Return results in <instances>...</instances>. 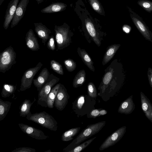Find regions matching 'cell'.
I'll return each mask as SVG.
<instances>
[{
	"label": "cell",
	"mask_w": 152,
	"mask_h": 152,
	"mask_svg": "<svg viewBox=\"0 0 152 152\" xmlns=\"http://www.w3.org/2000/svg\"><path fill=\"white\" fill-rule=\"evenodd\" d=\"M17 88L16 85L4 84L1 92V96L3 98L9 97L14 93Z\"/></svg>",
	"instance_id": "f1b7e54d"
},
{
	"label": "cell",
	"mask_w": 152,
	"mask_h": 152,
	"mask_svg": "<svg viewBox=\"0 0 152 152\" xmlns=\"http://www.w3.org/2000/svg\"><path fill=\"white\" fill-rule=\"evenodd\" d=\"M147 75L149 84L152 88V69L150 67L148 69Z\"/></svg>",
	"instance_id": "f35d334b"
},
{
	"label": "cell",
	"mask_w": 152,
	"mask_h": 152,
	"mask_svg": "<svg viewBox=\"0 0 152 152\" xmlns=\"http://www.w3.org/2000/svg\"><path fill=\"white\" fill-rule=\"evenodd\" d=\"M101 109H93L86 115L87 118H95L100 116V111Z\"/></svg>",
	"instance_id": "d590c367"
},
{
	"label": "cell",
	"mask_w": 152,
	"mask_h": 152,
	"mask_svg": "<svg viewBox=\"0 0 152 152\" xmlns=\"http://www.w3.org/2000/svg\"><path fill=\"white\" fill-rule=\"evenodd\" d=\"M77 52L85 64L93 72H94L95 68L94 66V62L85 50L78 47Z\"/></svg>",
	"instance_id": "7402d4cb"
},
{
	"label": "cell",
	"mask_w": 152,
	"mask_h": 152,
	"mask_svg": "<svg viewBox=\"0 0 152 152\" xmlns=\"http://www.w3.org/2000/svg\"><path fill=\"white\" fill-rule=\"evenodd\" d=\"M61 84H56L52 88L48 94L47 99V107L49 108H53V107L54 100Z\"/></svg>",
	"instance_id": "d4e9b609"
},
{
	"label": "cell",
	"mask_w": 152,
	"mask_h": 152,
	"mask_svg": "<svg viewBox=\"0 0 152 152\" xmlns=\"http://www.w3.org/2000/svg\"><path fill=\"white\" fill-rule=\"evenodd\" d=\"M37 3V4H40L43 2L44 1H46L48 0H35Z\"/></svg>",
	"instance_id": "60d3db41"
},
{
	"label": "cell",
	"mask_w": 152,
	"mask_h": 152,
	"mask_svg": "<svg viewBox=\"0 0 152 152\" xmlns=\"http://www.w3.org/2000/svg\"><path fill=\"white\" fill-rule=\"evenodd\" d=\"M60 78L53 75L50 74L46 83L39 92L38 104L42 107H47V99L51 89L58 82Z\"/></svg>",
	"instance_id": "52a82bcc"
},
{
	"label": "cell",
	"mask_w": 152,
	"mask_h": 152,
	"mask_svg": "<svg viewBox=\"0 0 152 152\" xmlns=\"http://www.w3.org/2000/svg\"><path fill=\"white\" fill-rule=\"evenodd\" d=\"M80 127L72 128L64 132L62 135L61 140L66 142L73 139V137L76 136L79 132Z\"/></svg>",
	"instance_id": "484cf974"
},
{
	"label": "cell",
	"mask_w": 152,
	"mask_h": 152,
	"mask_svg": "<svg viewBox=\"0 0 152 152\" xmlns=\"http://www.w3.org/2000/svg\"><path fill=\"white\" fill-rule=\"evenodd\" d=\"M47 46L48 48L52 50H54L56 49L55 42L54 36L52 35L49 39Z\"/></svg>",
	"instance_id": "8d00e7d4"
},
{
	"label": "cell",
	"mask_w": 152,
	"mask_h": 152,
	"mask_svg": "<svg viewBox=\"0 0 152 152\" xmlns=\"http://www.w3.org/2000/svg\"><path fill=\"white\" fill-rule=\"evenodd\" d=\"M16 53L10 45L0 54V72L5 73L16 62Z\"/></svg>",
	"instance_id": "8992f818"
},
{
	"label": "cell",
	"mask_w": 152,
	"mask_h": 152,
	"mask_svg": "<svg viewBox=\"0 0 152 152\" xmlns=\"http://www.w3.org/2000/svg\"><path fill=\"white\" fill-rule=\"evenodd\" d=\"M19 0H12L8 4L4 16L3 26L7 30L14 16Z\"/></svg>",
	"instance_id": "4fadbf2b"
},
{
	"label": "cell",
	"mask_w": 152,
	"mask_h": 152,
	"mask_svg": "<svg viewBox=\"0 0 152 152\" xmlns=\"http://www.w3.org/2000/svg\"><path fill=\"white\" fill-rule=\"evenodd\" d=\"M25 40L27 47L33 51H37L40 49L37 38L32 29H30L26 34Z\"/></svg>",
	"instance_id": "ac0fdd59"
},
{
	"label": "cell",
	"mask_w": 152,
	"mask_h": 152,
	"mask_svg": "<svg viewBox=\"0 0 152 152\" xmlns=\"http://www.w3.org/2000/svg\"><path fill=\"white\" fill-rule=\"evenodd\" d=\"M54 31L57 50H62L68 46L71 42L72 36L68 26L65 23L60 26L55 25Z\"/></svg>",
	"instance_id": "5b68a950"
},
{
	"label": "cell",
	"mask_w": 152,
	"mask_h": 152,
	"mask_svg": "<svg viewBox=\"0 0 152 152\" xmlns=\"http://www.w3.org/2000/svg\"><path fill=\"white\" fill-rule=\"evenodd\" d=\"M89 3L92 8L96 12L101 14L102 10L101 5L98 0H89Z\"/></svg>",
	"instance_id": "e575fe53"
},
{
	"label": "cell",
	"mask_w": 152,
	"mask_h": 152,
	"mask_svg": "<svg viewBox=\"0 0 152 152\" xmlns=\"http://www.w3.org/2000/svg\"><path fill=\"white\" fill-rule=\"evenodd\" d=\"M121 66L117 59H115L105 69L102 81L98 88L100 91L98 95L111 91L120 84L123 77Z\"/></svg>",
	"instance_id": "6da1fadb"
},
{
	"label": "cell",
	"mask_w": 152,
	"mask_h": 152,
	"mask_svg": "<svg viewBox=\"0 0 152 152\" xmlns=\"http://www.w3.org/2000/svg\"><path fill=\"white\" fill-rule=\"evenodd\" d=\"M18 126L23 132L35 139L40 140H45L49 137L42 130L23 123H19Z\"/></svg>",
	"instance_id": "7c38bea8"
},
{
	"label": "cell",
	"mask_w": 152,
	"mask_h": 152,
	"mask_svg": "<svg viewBox=\"0 0 152 152\" xmlns=\"http://www.w3.org/2000/svg\"><path fill=\"white\" fill-rule=\"evenodd\" d=\"M106 123V121H103L88 125L69 145L63 149V151L68 152L87 139L97 133Z\"/></svg>",
	"instance_id": "7a4b0ae2"
},
{
	"label": "cell",
	"mask_w": 152,
	"mask_h": 152,
	"mask_svg": "<svg viewBox=\"0 0 152 152\" xmlns=\"http://www.w3.org/2000/svg\"><path fill=\"white\" fill-rule=\"evenodd\" d=\"M12 103L11 102L4 101L0 98V121L6 117L10 110Z\"/></svg>",
	"instance_id": "83f0119b"
},
{
	"label": "cell",
	"mask_w": 152,
	"mask_h": 152,
	"mask_svg": "<svg viewBox=\"0 0 152 152\" xmlns=\"http://www.w3.org/2000/svg\"><path fill=\"white\" fill-rule=\"evenodd\" d=\"M85 23L87 31L92 39L98 46H100L102 39L97 32L93 23L90 20L86 19L85 20Z\"/></svg>",
	"instance_id": "ffe728a7"
},
{
	"label": "cell",
	"mask_w": 152,
	"mask_h": 152,
	"mask_svg": "<svg viewBox=\"0 0 152 152\" xmlns=\"http://www.w3.org/2000/svg\"><path fill=\"white\" fill-rule=\"evenodd\" d=\"M126 129V126H123L113 132L101 145L99 148V150H103L117 143L125 134Z\"/></svg>",
	"instance_id": "30bf717a"
},
{
	"label": "cell",
	"mask_w": 152,
	"mask_h": 152,
	"mask_svg": "<svg viewBox=\"0 0 152 152\" xmlns=\"http://www.w3.org/2000/svg\"><path fill=\"white\" fill-rule=\"evenodd\" d=\"M69 97L66 88L63 85L61 84L54 100V106L58 110L62 111L67 105Z\"/></svg>",
	"instance_id": "8fae6325"
},
{
	"label": "cell",
	"mask_w": 152,
	"mask_h": 152,
	"mask_svg": "<svg viewBox=\"0 0 152 152\" xmlns=\"http://www.w3.org/2000/svg\"><path fill=\"white\" fill-rule=\"evenodd\" d=\"M4 0H0V5H1V4L3 2V1H4Z\"/></svg>",
	"instance_id": "b9f144b4"
},
{
	"label": "cell",
	"mask_w": 152,
	"mask_h": 152,
	"mask_svg": "<svg viewBox=\"0 0 152 152\" xmlns=\"http://www.w3.org/2000/svg\"><path fill=\"white\" fill-rule=\"evenodd\" d=\"M135 108L133 95L128 98L121 104L118 110V113L128 115L132 113Z\"/></svg>",
	"instance_id": "e0dca14e"
},
{
	"label": "cell",
	"mask_w": 152,
	"mask_h": 152,
	"mask_svg": "<svg viewBox=\"0 0 152 152\" xmlns=\"http://www.w3.org/2000/svg\"><path fill=\"white\" fill-rule=\"evenodd\" d=\"M51 68L57 73L61 75L64 74L62 65L58 62L54 60H51L50 62Z\"/></svg>",
	"instance_id": "4dcf8cb0"
},
{
	"label": "cell",
	"mask_w": 152,
	"mask_h": 152,
	"mask_svg": "<svg viewBox=\"0 0 152 152\" xmlns=\"http://www.w3.org/2000/svg\"><path fill=\"white\" fill-rule=\"evenodd\" d=\"M86 74L84 70H80L76 75L73 81L72 85L74 88L82 86L85 83Z\"/></svg>",
	"instance_id": "4316f807"
},
{
	"label": "cell",
	"mask_w": 152,
	"mask_h": 152,
	"mask_svg": "<svg viewBox=\"0 0 152 152\" xmlns=\"http://www.w3.org/2000/svg\"><path fill=\"white\" fill-rule=\"evenodd\" d=\"M45 152H51V151L50 150H49L48 151H45Z\"/></svg>",
	"instance_id": "7bdbcfd3"
},
{
	"label": "cell",
	"mask_w": 152,
	"mask_h": 152,
	"mask_svg": "<svg viewBox=\"0 0 152 152\" xmlns=\"http://www.w3.org/2000/svg\"><path fill=\"white\" fill-rule=\"evenodd\" d=\"M96 99L91 98L88 95L79 96L72 103V109L77 117L83 116L95 109Z\"/></svg>",
	"instance_id": "3957f363"
},
{
	"label": "cell",
	"mask_w": 152,
	"mask_h": 152,
	"mask_svg": "<svg viewBox=\"0 0 152 152\" xmlns=\"http://www.w3.org/2000/svg\"><path fill=\"white\" fill-rule=\"evenodd\" d=\"M88 95L90 97L96 99L98 94L96 88L92 82L89 83L87 86Z\"/></svg>",
	"instance_id": "1f68e13d"
},
{
	"label": "cell",
	"mask_w": 152,
	"mask_h": 152,
	"mask_svg": "<svg viewBox=\"0 0 152 152\" xmlns=\"http://www.w3.org/2000/svg\"><path fill=\"white\" fill-rule=\"evenodd\" d=\"M137 3L146 12L151 13L152 11V1L148 0H139Z\"/></svg>",
	"instance_id": "d6a6232c"
},
{
	"label": "cell",
	"mask_w": 152,
	"mask_h": 152,
	"mask_svg": "<svg viewBox=\"0 0 152 152\" xmlns=\"http://www.w3.org/2000/svg\"><path fill=\"white\" fill-rule=\"evenodd\" d=\"M50 73L46 68H43L37 78L33 80V82L37 90L39 92L48 79Z\"/></svg>",
	"instance_id": "d6986e66"
},
{
	"label": "cell",
	"mask_w": 152,
	"mask_h": 152,
	"mask_svg": "<svg viewBox=\"0 0 152 152\" xmlns=\"http://www.w3.org/2000/svg\"><path fill=\"white\" fill-rule=\"evenodd\" d=\"M29 1V0H20L17 6L14 16L11 22V28L17 25L23 17Z\"/></svg>",
	"instance_id": "5bb4252c"
},
{
	"label": "cell",
	"mask_w": 152,
	"mask_h": 152,
	"mask_svg": "<svg viewBox=\"0 0 152 152\" xmlns=\"http://www.w3.org/2000/svg\"><path fill=\"white\" fill-rule=\"evenodd\" d=\"M128 9L132 20L137 29L146 40L152 42V33L142 18L130 8L128 7Z\"/></svg>",
	"instance_id": "ba28073f"
},
{
	"label": "cell",
	"mask_w": 152,
	"mask_h": 152,
	"mask_svg": "<svg viewBox=\"0 0 152 152\" xmlns=\"http://www.w3.org/2000/svg\"><path fill=\"white\" fill-rule=\"evenodd\" d=\"M140 97L142 110L147 118L152 123V104L142 91L140 93Z\"/></svg>",
	"instance_id": "2e32d148"
},
{
	"label": "cell",
	"mask_w": 152,
	"mask_h": 152,
	"mask_svg": "<svg viewBox=\"0 0 152 152\" xmlns=\"http://www.w3.org/2000/svg\"><path fill=\"white\" fill-rule=\"evenodd\" d=\"M28 120L36 123L51 131H56L58 123L55 118L45 111L32 114L31 111L26 117Z\"/></svg>",
	"instance_id": "277c9868"
},
{
	"label": "cell",
	"mask_w": 152,
	"mask_h": 152,
	"mask_svg": "<svg viewBox=\"0 0 152 152\" xmlns=\"http://www.w3.org/2000/svg\"><path fill=\"white\" fill-rule=\"evenodd\" d=\"M36 101L35 98H34L32 102L29 99H25L21 104L19 107L20 115L22 117H26L30 112L32 105Z\"/></svg>",
	"instance_id": "cb8c5ba5"
},
{
	"label": "cell",
	"mask_w": 152,
	"mask_h": 152,
	"mask_svg": "<svg viewBox=\"0 0 152 152\" xmlns=\"http://www.w3.org/2000/svg\"><path fill=\"white\" fill-rule=\"evenodd\" d=\"M64 64L67 70L69 72L74 71L76 67V62L72 59L69 58L65 60Z\"/></svg>",
	"instance_id": "836d02e7"
},
{
	"label": "cell",
	"mask_w": 152,
	"mask_h": 152,
	"mask_svg": "<svg viewBox=\"0 0 152 152\" xmlns=\"http://www.w3.org/2000/svg\"><path fill=\"white\" fill-rule=\"evenodd\" d=\"M35 149L30 147H22L16 148L12 151V152H35Z\"/></svg>",
	"instance_id": "74e56055"
},
{
	"label": "cell",
	"mask_w": 152,
	"mask_h": 152,
	"mask_svg": "<svg viewBox=\"0 0 152 152\" xmlns=\"http://www.w3.org/2000/svg\"><path fill=\"white\" fill-rule=\"evenodd\" d=\"M67 5L61 2H53L43 8L41 12L44 13H54L61 12L64 10Z\"/></svg>",
	"instance_id": "44dd1931"
},
{
	"label": "cell",
	"mask_w": 152,
	"mask_h": 152,
	"mask_svg": "<svg viewBox=\"0 0 152 152\" xmlns=\"http://www.w3.org/2000/svg\"><path fill=\"white\" fill-rule=\"evenodd\" d=\"M120 46V44H114L108 47L103 58L102 61L103 65H104L111 60Z\"/></svg>",
	"instance_id": "603a6c76"
},
{
	"label": "cell",
	"mask_w": 152,
	"mask_h": 152,
	"mask_svg": "<svg viewBox=\"0 0 152 152\" xmlns=\"http://www.w3.org/2000/svg\"><path fill=\"white\" fill-rule=\"evenodd\" d=\"M96 137L91 138L81 144H80L75 148H74L68 152H80L84 150L96 138Z\"/></svg>",
	"instance_id": "f546056e"
},
{
	"label": "cell",
	"mask_w": 152,
	"mask_h": 152,
	"mask_svg": "<svg viewBox=\"0 0 152 152\" xmlns=\"http://www.w3.org/2000/svg\"><path fill=\"white\" fill-rule=\"evenodd\" d=\"M34 30L38 37L42 41L44 45L50 38L49 35L51 33V30L41 23H34Z\"/></svg>",
	"instance_id": "9a60e30c"
},
{
	"label": "cell",
	"mask_w": 152,
	"mask_h": 152,
	"mask_svg": "<svg viewBox=\"0 0 152 152\" xmlns=\"http://www.w3.org/2000/svg\"><path fill=\"white\" fill-rule=\"evenodd\" d=\"M42 66L43 64L39 62L35 66L26 71L21 80L20 91H23L30 88L35 75Z\"/></svg>",
	"instance_id": "9c48e42d"
},
{
	"label": "cell",
	"mask_w": 152,
	"mask_h": 152,
	"mask_svg": "<svg viewBox=\"0 0 152 152\" xmlns=\"http://www.w3.org/2000/svg\"><path fill=\"white\" fill-rule=\"evenodd\" d=\"M123 31L126 33H129L131 30V27L129 25H125L123 27Z\"/></svg>",
	"instance_id": "ab89813d"
}]
</instances>
